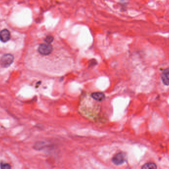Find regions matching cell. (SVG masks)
Returning a JSON list of instances; mask_svg holds the SVG:
<instances>
[{
    "mask_svg": "<svg viewBox=\"0 0 169 169\" xmlns=\"http://www.w3.org/2000/svg\"><path fill=\"white\" fill-rule=\"evenodd\" d=\"M14 61V57L10 54H7L3 55L0 60V64L4 68L10 67Z\"/></svg>",
    "mask_w": 169,
    "mask_h": 169,
    "instance_id": "cell-1",
    "label": "cell"
},
{
    "mask_svg": "<svg viewBox=\"0 0 169 169\" xmlns=\"http://www.w3.org/2000/svg\"><path fill=\"white\" fill-rule=\"evenodd\" d=\"M126 156L124 153H119L115 155L112 159L113 163L116 165H120L126 162Z\"/></svg>",
    "mask_w": 169,
    "mask_h": 169,
    "instance_id": "cell-2",
    "label": "cell"
},
{
    "mask_svg": "<svg viewBox=\"0 0 169 169\" xmlns=\"http://www.w3.org/2000/svg\"><path fill=\"white\" fill-rule=\"evenodd\" d=\"M11 38V33L7 29H3L0 31V40L2 42H7Z\"/></svg>",
    "mask_w": 169,
    "mask_h": 169,
    "instance_id": "cell-3",
    "label": "cell"
},
{
    "mask_svg": "<svg viewBox=\"0 0 169 169\" xmlns=\"http://www.w3.org/2000/svg\"><path fill=\"white\" fill-rule=\"evenodd\" d=\"M161 79L165 85H169V68L165 69L161 74Z\"/></svg>",
    "mask_w": 169,
    "mask_h": 169,
    "instance_id": "cell-4",
    "label": "cell"
},
{
    "mask_svg": "<svg viewBox=\"0 0 169 169\" xmlns=\"http://www.w3.org/2000/svg\"><path fill=\"white\" fill-rule=\"evenodd\" d=\"M91 96L94 100L99 101V102L103 101L105 97V95L102 92L93 93L92 95H91Z\"/></svg>",
    "mask_w": 169,
    "mask_h": 169,
    "instance_id": "cell-5",
    "label": "cell"
},
{
    "mask_svg": "<svg viewBox=\"0 0 169 169\" xmlns=\"http://www.w3.org/2000/svg\"><path fill=\"white\" fill-rule=\"evenodd\" d=\"M157 167L156 165L154 163H148L145 164L141 167V169H157Z\"/></svg>",
    "mask_w": 169,
    "mask_h": 169,
    "instance_id": "cell-6",
    "label": "cell"
},
{
    "mask_svg": "<svg viewBox=\"0 0 169 169\" xmlns=\"http://www.w3.org/2000/svg\"><path fill=\"white\" fill-rule=\"evenodd\" d=\"M1 168L2 169H10L11 168V166L9 164L6 163H2L0 165Z\"/></svg>",
    "mask_w": 169,
    "mask_h": 169,
    "instance_id": "cell-7",
    "label": "cell"
}]
</instances>
